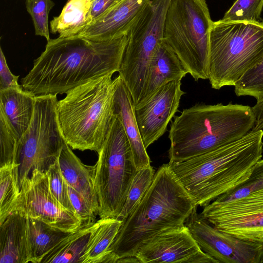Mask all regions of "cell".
<instances>
[{
  "mask_svg": "<svg viewBox=\"0 0 263 263\" xmlns=\"http://www.w3.org/2000/svg\"><path fill=\"white\" fill-rule=\"evenodd\" d=\"M127 41V34L105 41L77 36L50 39L21 86L35 97L57 95L114 74L119 70Z\"/></svg>",
  "mask_w": 263,
  "mask_h": 263,
  "instance_id": "1",
  "label": "cell"
},
{
  "mask_svg": "<svg viewBox=\"0 0 263 263\" xmlns=\"http://www.w3.org/2000/svg\"><path fill=\"white\" fill-rule=\"evenodd\" d=\"M262 138V129L252 130L213 151L168 164L195 204L205 206L248 178L261 159Z\"/></svg>",
  "mask_w": 263,
  "mask_h": 263,
  "instance_id": "2",
  "label": "cell"
},
{
  "mask_svg": "<svg viewBox=\"0 0 263 263\" xmlns=\"http://www.w3.org/2000/svg\"><path fill=\"white\" fill-rule=\"evenodd\" d=\"M196 206L168 164H163L141 200L122 222L109 252L117 262L135 256L147 239L165 230L184 226Z\"/></svg>",
  "mask_w": 263,
  "mask_h": 263,
  "instance_id": "3",
  "label": "cell"
},
{
  "mask_svg": "<svg viewBox=\"0 0 263 263\" xmlns=\"http://www.w3.org/2000/svg\"><path fill=\"white\" fill-rule=\"evenodd\" d=\"M171 121L170 162L181 161L234 142L250 132L256 119L242 104L195 105Z\"/></svg>",
  "mask_w": 263,
  "mask_h": 263,
  "instance_id": "4",
  "label": "cell"
},
{
  "mask_svg": "<svg viewBox=\"0 0 263 263\" xmlns=\"http://www.w3.org/2000/svg\"><path fill=\"white\" fill-rule=\"evenodd\" d=\"M112 74L78 86L58 101L60 129L72 149L100 151L115 115L116 79Z\"/></svg>",
  "mask_w": 263,
  "mask_h": 263,
  "instance_id": "5",
  "label": "cell"
},
{
  "mask_svg": "<svg viewBox=\"0 0 263 263\" xmlns=\"http://www.w3.org/2000/svg\"><path fill=\"white\" fill-rule=\"evenodd\" d=\"M263 58V23L213 22L210 32L209 80L219 89L234 86Z\"/></svg>",
  "mask_w": 263,
  "mask_h": 263,
  "instance_id": "6",
  "label": "cell"
},
{
  "mask_svg": "<svg viewBox=\"0 0 263 263\" xmlns=\"http://www.w3.org/2000/svg\"><path fill=\"white\" fill-rule=\"evenodd\" d=\"M213 23L205 0H172L163 39L195 81L209 79Z\"/></svg>",
  "mask_w": 263,
  "mask_h": 263,
  "instance_id": "7",
  "label": "cell"
},
{
  "mask_svg": "<svg viewBox=\"0 0 263 263\" xmlns=\"http://www.w3.org/2000/svg\"><path fill=\"white\" fill-rule=\"evenodd\" d=\"M98 154L94 183L100 218H118L137 171L132 149L121 122L115 114Z\"/></svg>",
  "mask_w": 263,
  "mask_h": 263,
  "instance_id": "8",
  "label": "cell"
},
{
  "mask_svg": "<svg viewBox=\"0 0 263 263\" xmlns=\"http://www.w3.org/2000/svg\"><path fill=\"white\" fill-rule=\"evenodd\" d=\"M172 0H151L128 33L118 72L135 105L140 99L153 52L163 38L166 15Z\"/></svg>",
  "mask_w": 263,
  "mask_h": 263,
  "instance_id": "9",
  "label": "cell"
},
{
  "mask_svg": "<svg viewBox=\"0 0 263 263\" xmlns=\"http://www.w3.org/2000/svg\"><path fill=\"white\" fill-rule=\"evenodd\" d=\"M57 96L35 97L31 124L18 147L16 163L20 189L33 170L46 172L58 160L66 142L57 118Z\"/></svg>",
  "mask_w": 263,
  "mask_h": 263,
  "instance_id": "10",
  "label": "cell"
},
{
  "mask_svg": "<svg viewBox=\"0 0 263 263\" xmlns=\"http://www.w3.org/2000/svg\"><path fill=\"white\" fill-rule=\"evenodd\" d=\"M185 225L200 249L219 263H263V243L220 231L197 213V206Z\"/></svg>",
  "mask_w": 263,
  "mask_h": 263,
  "instance_id": "11",
  "label": "cell"
},
{
  "mask_svg": "<svg viewBox=\"0 0 263 263\" xmlns=\"http://www.w3.org/2000/svg\"><path fill=\"white\" fill-rule=\"evenodd\" d=\"M201 214L220 231L263 243V189L224 203L213 201L204 206Z\"/></svg>",
  "mask_w": 263,
  "mask_h": 263,
  "instance_id": "12",
  "label": "cell"
},
{
  "mask_svg": "<svg viewBox=\"0 0 263 263\" xmlns=\"http://www.w3.org/2000/svg\"><path fill=\"white\" fill-rule=\"evenodd\" d=\"M15 211L66 232L81 227L77 215L64 208L52 194L47 172L37 170L23 183Z\"/></svg>",
  "mask_w": 263,
  "mask_h": 263,
  "instance_id": "13",
  "label": "cell"
},
{
  "mask_svg": "<svg viewBox=\"0 0 263 263\" xmlns=\"http://www.w3.org/2000/svg\"><path fill=\"white\" fill-rule=\"evenodd\" d=\"M135 256L140 263H219L200 249L185 225L165 230L147 239Z\"/></svg>",
  "mask_w": 263,
  "mask_h": 263,
  "instance_id": "14",
  "label": "cell"
},
{
  "mask_svg": "<svg viewBox=\"0 0 263 263\" xmlns=\"http://www.w3.org/2000/svg\"><path fill=\"white\" fill-rule=\"evenodd\" d=\"M181 80L163 85L135 105L136 121L146 149L165 133L169 122L178 111L181 97L185 93L181 89Z\"/></svg>",
  "mask_w": 263,
  "mask_h": 263,
  "instance_id": "15",
  "label": "cell"
},
{
  "mask_svg": "<svg viewBox=\"0 0 263 263\" xmlns=\"http://www.w3.org/2000/svg\"><path fill=\"white\" fill-rule=\"evenodd\" d=\"M151 0H122L92 20L78 35L95 41H105L127 34Z\"/></svg>",
  "mask_w": 263,
  "mask_h": 263,
  "instance_id": "16",
  "label": "cell"
},
{
  "mask_svg": "<svg viewBox=\"0 0 263 263\" xmlns=\"http://www.w3.org/2000/svg\"><path fill=\"white\" fill-rule=\"evenodd\" d=\"M187 73L176 54L163 38L158 43L151 58L139 103L163 85L182 79Z\"/></svg>",
  "mask_w": 263,
  "mask_h": 263,
  "instance_id": "17",
  "label": "cell"
},
{
  "mask_svg": "<svg viewBox=\"0 0 263 263\" xmlns=\"http://www.w3.org/2000/svg\"><path fill=\"white\" fill-rule=\"evenodd\" d=\"M115 113L120 119L130 145L134 161L137 170L151 165L138 126L135 104L132 96L119 75L116 78Z\"/></svg>",
  "mask_w": 263,
  "mask_h": 263,
  "instance_id": "18",
  "label": "cell"
},
{
  "mask_svg": "<svg viewBox=\"0 0 263 263\" xmlns=\"http://www.w3.org/2000/svg\"><path fill=\"white\" fill-rule=\"evenodd\" d=\"M61 173L67 184L79 192L96 214L99 204L94 183L95 165L84 164L65 142L59 157Z\"/></svg>",
  "mask_w": 263,
  "mask_h": 263,
  "instance_id": "19",
  "label": "cell"
},
{
  "mask_svg": "<svg viewBox=\"0 0 263 263\" xmlns=\"http://www.w3.org/2000/svg\"><path fill=\"white\" fill-rule=\"evenodd\" d=\"M26 222L27 217L15 211L0 224V263L28 262Z\"/></svg>",
  "mask_w": 263,
  "mask_h": 263,
  "instance_id": "20",
  "label": "cell"
},
{
  "mask_svg": "<svg viewBox=\"0 0 263 263\" xmlns=\"http://www.w3.org/2000/svg\"><path fill=\"white\" fill-rule=\"evenodd\" d=\"M35 102V97L22 87L0 90V111L20 140L31 124Z\"/></svg>",
  "mask_w": 263,
  "mask_h": 263,
  "instance_id": "21",
  "label": "cell"
},
{
  "mask_svg": "<svg viewBox=\"0 0 263 263\" xmlns=\"http://www.w3.org/2000/svg\"><path fill=\"white\" fill-rule=\"evenodd\" d=\"M71 232L54 228L41 220L27 217L28 262L40 263L47 254Z\"/></svg>",
  "mask_w": 263,
  "mask_h": 263,
  "instance_id": "22",
  "label": "cell"
},
{
  "mask_svg": "<svg viewBox=\"0 0 263 263\" xmlns=\"http://www.w3.org/2000/svg\"><path fill=\"white\" fill-rule=\"evenodd\" d=\"M122 224L117 218H100L96 221L82 263L108 262L109 248Z\"/></svg>",
  "mask_w": 263,
  "mask_h": 263,
  "instance_id": "23",
  "label": "cell"
},
{
  "mask_svg": "<svg viewBox=\"0 0 263 263\" xmlns=\"http://www.w3.org/2000/svg\"><path fill=\"white\" fill-rule=\"evenodd\" d=\"M91 0H68L58 16L50 22V31L59 37L78 35L90 23Z\"/></svg>",
  "mask_w": 263,
  "mask_h": 263,
  "instance_id": "24",
  "label": "cell"
},
{
  "mask_svg": "<svg viewBox=\"0 0 263 263\" xmlns=\"http://www.w3.org/2000/svg\"><path fill=\"white\" fill-rule=\"evenodd\" d=\"M95 225L96 222L70 233L47 254L40 263H82Z\"/></svg>",
  "mask_w": 263,
  "mask_h": 263,
  "instance_id": "25",
  "label": "cell"
},
{
  "mask_svg": "<svg viewBox=\"0 0 263 263\" xmlns=\"http://www.w3.org/2000/svg\"><path fill=\"white\" fill-rule=\"evenodd\" d=\"M20 191L18 164L0 166V224L14 211Z\"/></svg>",
  "mask_w": 263,
  "mask_h": 263,
  "instance_id": "26",
  "label": "cell"
},
{
  "mask_svg": "<svg viewBox=\"0 0 263 263\" xmlns=\"http://www.w3.org/2000/svg\"><path fill=\"white\" fill-rule=\"evenodd\" d=\"M155 174L151 165L137 170L130 184L124 206L117 218L122 222L144 196L153 181Z\"/></svg>",
  "mask_w": 263,
  "mask_h": 263,
  "instance_id": "27",
  "label": "cell"
},
{
  "mask_svg": "<svg viewBox=\"0 0 263 263\" xmlns=\"http://www.w3.org/2000/svg\"><path fill=\"white\" fill-rule=\"evenodd\" d=\"M263 189V159L259 160L248 178L235 188L221 195L213 201L224 203L238 200Z\"/></svg>",
  "mask_w": 263,
  "mask_h": 263,
  "instance_id": "28",
  "label": "cell"
},
{
  "mask_svg": "<svg viewBox=\"0 0 263 263\" xmlns=\"http://www.w3.org/2000/svg\"><path fill=\"white\" fill-rule=\"evenodd\" d=\"M234 86L237 96L254 97L257 102L263 99V58L247 70Z\"/></svg>",
  "mask_w": 263,
  "mask_h": 263,
  "instance_id": "29",
  "label": "cell"
},
{
  "mask_svg": "<svg viewBox=\"0 0 263 263\" xmlns=\"http://www.w3.org/2000/svg\"><path fill=\"white\" fill-rule=\"evenodd\" d=\"M20 141L6 117L0 111V166L16 162Z\"/></svg>",
  "mask_w": 263,
  "mask_h": 263,
  "instance_id": "30",
  "label": "cell"
},
{
  "mask_svg": "<svg viewBox=\"0 0 263 263\" xmlns=\"http://www.w3.org/2000/svg\"><path fill=\"white\" fill-rule=\"evenodd\" d=\"M262 8L263 0H236L221 20L259 22Z\"/></svg>",
  "mask_w": 263,
  "mask_h": 263,
  "instance_id": "31",
  "label": "cell"
},
{
  "mask_svg": "<svg viewBox=\"0 0 263 263\" xmlns=\"http://www.w3.org/2000/svg\"><path fill=\"white\" fill-rule=\"evenodd\" d=\"M25 3L33 22L35 34L49 41L48 15L54 3L51 0H26Z\"/></svg>",
  "mask_w": 263,
  "mask_h": 263,
  "instance_id": "32",
  "label": "cell"
},
{
  "mask_svg": "<svg viewBox=\"0 0 263 263\" xmlns=\"http://www.w3.org/2000/svg\"><path fill=\"white\" fill-rule=\"evenodd\" d=\"M46 172L50 189L53 195L64 208L77 215L71 203L68 194L67 184L61 173L59 161L52 165Z\"/></svg>",
  "mask_w": 263,
  "mask_h": 263,
  "instance_id": "33",
  "label": "cell"
},
{
  "mask_svg": "<svg viewBox=\"0 0 263 263\" xmlns=\"http://www.w3.org/2000/svg\"><path fill=\"white\" fill-rule=\"evenodd\" d=\"M68 194L77 215L81 221V227L89 226L96 221V214L84 197L67 184Z\"/></svg>",
  "mask_w": 263,
  "mask_h": 263,
  "instance_id": "34",
  "label": "cell"
},
{
  "mask_svg": "<svg viewBox=\"0 0 263 263\" xmlns=\"http://www.w3.org/2000/svg\"><path fill=\"white\" fill-rule=\"evenodd\" d=\"M19 76L14 75L10 71L2 48H0V90L10 88L22 87L18 83Z\"/></svg>",
  "mask_w": 263,
  "mask_h": 263,
  "instance_id": "35",
  "label": "cell"
},
{
  "mask_svg": "<svg viewBox=\"0 0 263 263\" xmlns=\"http://www.w3.org/2000/svg\"><path fill=\"white\" fill-rule=\"evenodd\" d=\"M90 22L99 17L122 0H91Z\"/></svg>",
  "mask_w": 263,
  "mask_h": 263,
  "instance_id": "36",
  "label": "cell"
},
{
  "mask_svg": "<svg viewBox=\"0 0 263 263\" xmlns=\"http://www.w3.org/2000/svg\"><path fill=\"white\" fill-rule=\"evenodd\" d=\"M255 115L256 121L252 129L257 130L263 129V99L257 101L256 104L252 107Z\"/></svg>",
  "mask_w": 263,
  "mask_h": 263,
  "instance_id": "37",
  "label": "cell"
}]
</instances>
